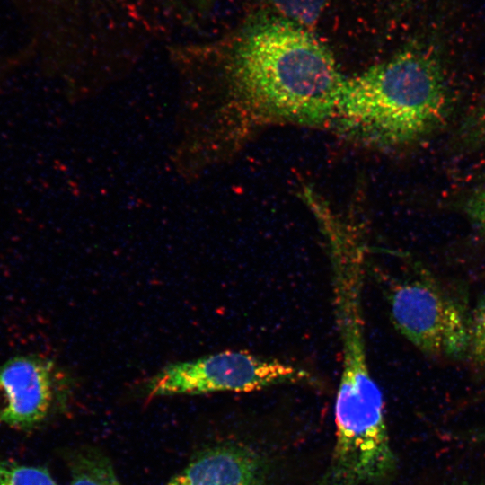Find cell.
Masks as SVG:
<instances>
[{"instance_id":"9c48e42d","label":"cell","mask_w":485,"mask_h":485,"mask_svg":"<svg viewBox=\"0 0 485 485\" xmlns=\"http://www.w3.org/2000/svg\"><path fill=\"white\" fill-rule=\"evenodd\" d=\"M0 485H59L41 466L22 464L0 457Z\"/></svg>"},{"instance_id":"5bb4252c","label":"cell","mask_w":485,"mask_h":485,"mask_svg":"<svg viewBox=\"0 0 485 485\" xmlns=\"http://www.w3.org/2000/svg\"><path fill=\"white\" fill-rule=\"evenodd\" d=\"M483 436H485V432L482 434Z\"/></svg>"},{"instance_id":"6da1fadb","label":"cell","mask_w":485,"mask_h":485,"mask_svg":"<svg viewBox=\"0 0 485 485\" xmlns=\"http://www.w3.org/2000/svg\"><path fill=\"white\" fill-rule=\"evenodd\" d=\"M229 75L253 111L308 125L333 119L346 79L325 46L282 16L258 18L242 31Z\"/></svg>"},{"instance_id":"3957f363","label":"cell","mask_w":485,"mask_h":485,"mask_svg":"<svg viewBox=\"0 0 485 485\" xmlns=\"http://www.w3.org/2000/svg\"><path fill=\"white\" fill-rule=\"evenodd\" d=\"M380 388L337 391L336 443L330 463L314 485H366L391 478L396 461Z\"/></svg>"},{"instance_id":"ba28073f","label":"cell","mask_w":485,"mask_h":485,"mask_svg":"<svg viewBox=\"0 0 485 485\" xmlns=\"http://www.w3.org/2000/svg\"><path fill=\"white\" fill-rule=\"evenodd\" d=\"M70 485H123L110 459L97 449L75 452L69 462Z\"/></svg>"},{"instance_id":"30bf717a","label":"cell","mask_w":485,"mask_h":485,"mask_svg":"<svg viewBox=\"0 0 485 485\" xmlns=\"http://www.w3.org/2000/svg\"><path fill=\"white\" fill-rule=\"evenodd\" d=\"M280 16L302 26L313 24L319 18L326 0H268Z\"/></svg>"},{"instance_id":"277c9868","label":"cell","mask_w":485,"mask_h":485,"mask_svg":"<svg viewBox=\"0 0 485 485\" xmlns=\"http://www.w3.org/2000/svg\"><path fill=\"white\" fill-rule=\"evenodd\" d=\"M397 331L425 354L467 357L470 313L433 279L418 276L392 282L387 291Z\"/></svg>"},{"instance_id":"7c38bea8","label":"cell","mask_w":485,"mask_h":485,"mask_svg":"<svg viewBox=\"0 0 485 485\" xmlns=\"http://www.w3.org/2000/svg\"><path fill=\"white\" fill-rule=\"evenodd\" d=\"M466 213L473 225L485 235V190L476 192L469 198Z\"/></svg>"},{"instance_id":"8fae6325","label":"cell","mask_w":485,"mask_h":485,"mask_svg":"<svg viewBox=\"0 0 485 485\" xmlns=\"http://www.w3.org/2000/svg\"><path fill=\"white\" fill-rule=\"evenodd\" d=\"M467 358L475 366L485 369V295L470 313Z\"/></svg>"},{"instance_id":"5b68a950","label":"cell","mask_w":485,"mask_h":485,"mask_svg":"<svg viewBox=\"0 0 485 485\" xmlns=\"http://www.w3.org/2000/svg\"><path fill=\"white\" fill-rule=\"evenodd\" d=\"M312 379L305 369L244 350H225L198 359L169 364L146 384L149 397L249 392Z\"/></svg>"},{"instance_id":"4fadbf2b","label":"cell","mask_w":485,"mask_h":485,"mask_svg":"<svg viewBox=\"0 0 485 485\" xmlns=\"http://www.w3.org/2000/svg\"><path fill=\"white\" fill-rule=\"evenodd\" d=\"M480 127L485 134V102L483 103L482 109L480 115Z\"/></svg>"},{"instance_id":"52a82bcc","label":"cell","mask_w":485,"mask_h":485,"mask_svg":"<svg viewBox=\"0 0 485 485\" xmlns=\"http://www.w3.org/2000/svg\"><path fill=\"white\" fill-rule=\"evenodd\" d=\"M262 459L240 445L224 444L201 451L165 485H261Z\"/></svg>"},{"instance_id":"7a4b0ae2","label":"cell","mask_w":485,"mask_h":485,"mask_svg":"<svg viewBox=\"0 0 485 485\" xmlns=\"http://www.w3.org/2000/svg\"><path fill=\"white\" fill-rule=\"evenodd\" d=\"M447 107L440 60L434 48L417 44L346 78L333 119L354 137L397 146L433 130Z\"/></svg>"},{"instance_id":"8992f818","label":"cell","mask_w":485,"mask_h":485,"mask_svg":"<svg viewBox=\"0 0 485 485\" xmlns=\"http://www.w3.org/2000/svg\"><path fill=\"white\" fill-rule=\"evenodd\" d=\"M61 374L53 360L38 355L15 356L0 366V424L29 430L54 410Z\"/></svg>"}]
</instances>
